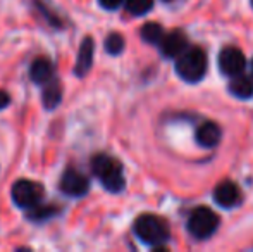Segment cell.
Returning a JSON list of instances; mask_svg holds the SVG:
<instances>
[{"label": "cell", "instance_id": "44dd1931", "mask_svg": "<svg viewBox=\"0 0 253 252\" xmlns=\"http://www.w3.org/2000/svg\"><path fill=\"white\" fill-rule=\"evenodd\" d=\"M252 73H253V62H252Z\"/></svg>", "mask_w": 253, "mask_h": 252}, {"label": "cell", "instance_id": "ffe728a7", "mask_svg": "<svg viewBox=\"0 0 253 252\" xmlns=\"http://www.w3.org/2000/svg\"><path fill=\"white\" fill-rule=\"evenodd\" d=\"M9 102H10L9 94H7V92H3V90H0V109L7 107V105H9Z\"/></svg>", "mask_w": 253, "mask_h": 252}, {"label": "cell", "instance_id": "5bb4252c", "mask_svg": "<svg viewBox=\"0 0 253 252\" xmlns=\"http://www.w3.org/2000/svg\"><path fill=\"white\" fill-rule=\"evenodd\" d=\"M60 99H62V87H60L59 81H55L52 78L48 83H45L43 94H42V102H43V107L52 111L57 105L60 104Z\"/></svg>", "mask_w": 253, "mask_h": 252}, {"label": "cell", "instance_id": "6da1fadb", "mask_svg": "<svg viewBox=\"0 0 253 252\" xmlns=\"http://www.w3.org/2000/svg\"><path fill=\"white\" fill-rule=\"evenodd\" d=\"M91 169H93V175L100 180L102 185L109 192L117 194V192L124 190L126 180H124L123 164L117 159L107 154H98L91 161Z\"/></svg>", "mask_w": 253, "mask_h": 252}, {"label": "cell", "instance_id": "e0dca14e", "mask_svg": "<svg viewBox=\"0 0 253 252\" xmlns=\"http://www.w3.org/2000/svg\"><path fill=\"white\" fill-rule=\"evenodd\" d=\"M127 12L133 16H145L153 7V0H124Z\"/></svg>", "mask_w": 253, "mask_h": 252}, {"label": "cell", "instance_id": "277c9868", "mask_svg": "<svg viewBox=\"0 0 253 252\" xmlns=\"http://www.w3.org/2000/svg\"><path fill=\"white\" fill-rule=\"evenodd\" d=\"M219 228V216L209 207H197L188 218V232L198 240L212 237Z\"/></svg>", "mask_w": 253, "mask_h": 252}, {"label": "cell", "instance_id": "7402d4cb", "mask_svg": "<svg viewBox=\"0 0 253 252\" xmlns=\"http://www.w3.org/2000/svg\"><path fill=\"white\" fill-rule=\"evenodd\" d=\"M164 2H170V0H164Z\"/></svg>", "mask_w": 253, "mask_h": 252}, {"label": "cell", "instance_id": "52a82bcc", "mask_svg": "<svg viewBox=\"0 0 253 252\" xmlns=\"http://www.w3.org/2000/svg\"><path fill=\"white\" fill-rule=\"evenodd\" d=\"M245 66H247V59L238 47H226L219 54V67L226 76H236L243 73Z\"/></svg>", "mask_w": 253, "mask_h": 252}, {"label": "cell", "instance_id": "8fae6325", "mask_svg": "<svg viewBox=\"0 0 253 252\" xmlns=\"http://www.w3.org/2000/svg\"><path fill=\"white\" fill-rule=\"evenodd\" d=\"M220 137H222V131H220L219 125L212 121H207L197 130V142L205 149H212L215 147L220 142Z\"/></svg>", "mask_w": 253, "mask_h": 252}, {"label": "cell", "instance_id": "8992f818", "mask_svg": "<svg viewBox=\"0 0 253 252\" xmlns=\"http://www.w3.org/2000/svg\"><path fill=\"white\" fill-rule=\"evenodd\" d=\"M60 190L69 197H83L90 190V180L78 169L69 168L60 176Z\"/></svg>", "mask_w": 253, "mask_h": 252}, {"label": "cell", "instance_id": "ba28073f", "mask_svg": "<svg viewBox=\"0 0 253 252\" xmlns=\"http://www.w3.org/2000/svg\"><path fill=\"white\" fill-rule=\"evenodd\" d=\"M159 47H160V52H162L164 57L177 59L188 49V38L184 37L183 31L174 30V31H170V33H167V35L164 33Z\"/></svg>", "mask_w": 253, "mask_h": 252}, {"label": "cell", "instance_id": "9c48e42d", "mask_svg": "<svg viewBox=\"0 0 253 252\" xmlns=\"http://www.w3.org/2000/svg\"><path fill=\"white\" fill-rule=\"evenodd\" d=\"M213 201L224 209H233L241 202V192L236 183L222 182L213 190Z\"/></svg>", "mask_w": 253, "mask_h": 252}, {"label": "cell", "instance_id": "d6986e66", "mask_svg": "<svg viewBox=\"0 0 253 252\" xmlns=\"http://www.w3.org/2000/svg\"><path fill=\"white\" fill-rule=\"evenodd\" d=\"M98 2H100V5L103 7V9L112 10V9H117L119 5H123L124 0H98Z\"/></svg>", "mask_w": 253, "mask_h": 252}, {"label": "cell", "instance_id": "7c38bea8", "mask_svg": "<svg viewBox=\"0 0 253 252\" xmlns=\"http://www.w3.org/2000/svg\"><path fill=\"white\" fill-rule=\"evenodd\" d=\"M30 78L37 85H45L53 78V64L48 59H37L30 67Z\"/></svg>", "mask_w": 253, "mask_h": 252}, {"label": "cell", "instance_id": "7a4b0ae2", "mask_svg": "<svg viewBox=\"0 0 253 252\" xmlns=\"http://www.w3.org/2000/svg\"><path fill=\"white\" fill-rule=\"evenodd\" d=\"M209 67L207 54L198 47H188L176 61V73L188 83H198L203 80Z\"/></svg>", "mask_w": 253, "mask_h": 252}, {"label": "cell", "instance_id": "603a6c76", "mask_svg": "<svg viewBox=\"0 0 253 252\" xmlns=\"http://www.w3.org/2000/svg\"><path fill=\"white\" fill-rule=\"evenodd\" d=\"M252 3H253V0H252Z\"/></svg>", "mask_w": 253, "mask_h": 252}, {"label": "cell", "instance_id": "ac0fdd59", "mask_svg": "<svg viewBox=\"0 0 253 252\" xmlns=\"http://www.w3.org/2000/svg\"><path fill=\"white\" fill-rule=\"evenodd\" d=\"M124 45H126L124 44V38L119 33H110L105 38V50L112 55H119L124 50Z\"/></svg>", "mask_w": 253, "mask_h": 252}, {"label": "cell", "instance_id": "4fadbf2b", "mask_svg": "<svg viewBox=\"0 0 253 252\" xmlns=\"http://www.w3.org/2000/svg\"><path fill=\"white\" fill-rule=\"evenodd\" d=\"M229 92L234 97L247 101V99L253 97V81L248 76H245L243 73L236 74L229 83Z\"/></svg>", "mask_w": 253, "mask_h": 252}, {"label": "cell", "instance_id": "2e32d148", "mask_svg": "<svg viewBox=\"0 0 253 252\" xmlns=\"http://www.w3.org/2000/svg\"><path fill=\"white\" fill-rule=\"evenodd\" d=\"M59 212V209L55 205H42L37 204L33 207H30V212H28V218L33 219V221H43V219H48L52 216H55Z\"/></svg>", "mask_w": 253, "mask_h": 252}, {"label": "cell", "instance_id": "5b68a950", "mask_svg": "<svg viewBox=\"0 0 253 252\" xmlns=\"http://www.w3.org/2000/svg\"><path fill=\"white\" fill-rule=\"evenodd\" d=\"M10 194H12L14 204L23 209H30L42 202L43 187L38 182H33V180H17L12 185Z\"/></svg>", "mask_w": 253, "mask_h": 252}, {"label": "cell", "instance_id": "3957f363", "mask_svg": "<svg viewBox=\"0 0 253 252\" xmlns=\"http://www.w3.org/2000/svg\"><path fill=\"white\" fill-rule=\"evenodd\" d=\"M133 230L141 242L148 244V246H153V247L162 246L170 237L167 223L155 214H141L140 218H136V221H134Z\"/></svg>", "mask_w": 253, "mask_h": 252}, {"label": "cell", "instance_id": "9a60e30c", "mask_svg": "<svg viewBox=\"0 0 253 252\" xmlns=\"http://www.w3.org/2000/svg\"><path fill=\"white\" fill-rule=\"evenodd\" d=\"M162 37H164V30L160 24L147 23L143 28H141V38H143V42H147V44L159 45L160 40H162Z\"/></svg>", "mask_w": 253, "mask_h": 252}, {"label": "cell", "instance_id": "30bf717a", "mask_svg": "<svg viewBox=\"0 0 253 252\" xmlns=\"http://www.w3.org/2000/svg\"><path fill=\"white\" fill-rule=\"evenodd\" d=\"M93 52H95V44L90 37H86L81 42L80 52H78V61L74 66V73L78 76H84L90 71L91 64H93Z\"/></svg>", "mask_w": 253, "mask_h": 252}]
</instances>
